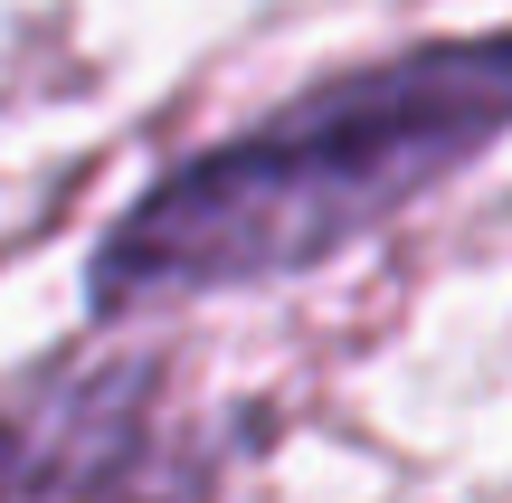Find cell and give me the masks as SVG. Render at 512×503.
Returning a JSON list of instances; mask_svg holds the SVG:
<instances>
[{
    "mask_svg": "<svg viewBox=\"0 0 512 503\" xmlns=\"http://www.w3.org/2000/svg\"><path fill=\"white\" fill-rule=\"evenodd\" d=\"M238 409H209L171 352H48L0 390V503H219Z\"/></svg>",
    "mask_w": 512,
    "mask_h": 503,
    "instance_id": "cell-2",
    "label": "cell"
},
{
    "mask_svg": "<svg viewBox=\"0 0 512 503\" xmlns=\"http://www.w3.org/2000/svg\"><path fill=\"white\" fill-rule=\"evenodd\" d=\"M512 133V29L418 38L152 171L86 247V323L256 295L380 238Z\"/></svg>",
    "mask_w": 512,
    "mask_h": 503,
    "instance_id": "cell-1",
    "label": "cell"
}]
</instances>
